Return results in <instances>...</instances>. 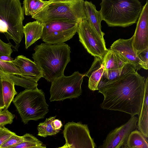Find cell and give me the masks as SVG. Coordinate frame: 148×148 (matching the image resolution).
Instances as JSON below:
<instances>
[{
	"label": "cell",
	"instance_id": "obj_1",
	"mask_svg": "<svg viewBox=\"0 0 148 148\" xmlns=\"http://www.w3.org/2000/svg\"><path fill=\"white\" fill-rule=\"evenodd\" d=\"M145 79L134 70L111 80L99 81L98 90L104 96L101 108L124 112L131 116L138 115L143 99Z\"/></svg>",
	"mask_w": 148,
	"mask_h": 148
},
{
	"label": "cell",
	"instance_id": "obj_2",
	"mask_svg": "<svg viewBox=\"0 0 148 148\" xmlns=\"http://www.w3.org/2000/svg\"><path fill=\"white\" fill-rule=\"evenodd\" d=\"M32 54L34 62L41 70L42 77L52 82L64 75V70L70 61L71 48L65 43L36 45Z\"/></svg>",
	"mask_w": 148,
	"mask_h": 148
},
{
	"label": "cell",
	"instance_id": "obj_3",
	"mask_svg": "<svg viewBox=\"0 0 148 148\" xmlns=\"http://www.w3.org/2000/svg\"><path fill=\"white\" fill-rule=\"evenodd\" d=\"M102 20L109 27H125L136 23L143 8L138 0H102Z\"/></svg>",
	"mask_w": 148,
	"mask_h": 148
},
{
	"label": "cell",
	"instance_id": "obj_4",
	"mask_svg": "<svg viewBox=\"0 0 148 148\" xmlns=\"http://www.w3.org/2000/svg\"><path fill=\"white\" fill-rule=\"evenodd\" d=\"M83 0H49L32 18L42 23L55 20L80 22L86 19Z\"/></svg>",
	"mask_w": 148,
	"mask_h": 148
},
{
	"label": "cell",
	"instance_id": "obj_5",
	"mask_svg": "<svg viewBox=\"0 0 148 148\" xmlns=\"http://www.w3.org/2000/svg\"><path fill=\"white\" fill-rule=\"evenodd\" d=\"M24 12L19 0H0V32L18 49L24 36Z\"/></svg>",
	"mask_w": 148,
	"mask_h": 148
},
{
	"label": "cell",
	"instance_id": "obj_6",
	"mask_svg": "<svg viewBox=\"0 0 148 148\" xmlns=\"http://www.w3.org/2000/svg\"><path fill=\"white\" fill-rule=\"evenodd\" d=\"M12 102L24 124L30 120L44 119L49 112L45 93L37 88L20 92Z\"/></svg>",
	"mask_w": 148,
	"mask_h": 148
},
{
	"label": "cell",
	"instance_id": "obj_7",
	"mask_svg": "<svg viewBox=\"0 0 148 148\" xmlns=\"http://www.w3.org/2000/svg\"><path fill=\"white\" fill-rule=\"evenodd\" d=\"M84 76V74L77 71L70 76L64 75L55 79L51 82L50 101L78 97L82 92L81 85Z\"/></svg>",
	"mask_w": 148,
	"mask_h": 148
},
{
	"label": "cell",
	"instance_id": "obj_8",
	"mask_svg": "<svg viewBox=\"0 0 148 148\" xmlns=\"http://www.w3.org/2000/svg\"><path fill=\"white\" fill-rule=\"evenodd\" d=\"M80 22L69 20H55L44 23L41 38L45 43L49 45L64 43L75 34Z\"/></svg>",
	"mask_w": 148,
	"mask_h": 148
},
{
	"label": "cell",
	"instance_id": "obj_9",
	"mask_svg": "<svg viewBox=\"0 0 148 148\" xmlns=\"http://www.w3.org/2000/svg\"><path fill=\"white\" fill-rule=\"evenodd\" d=\"M77 32L79 41L87 52L94 57L103 59L108 50L104 39L86 19L79 23Z\"/></svg>",
	"mask_w": 148,
	"mask_h": 148
},
{
	"label": "cell",
	"instance_id": "obj_10",
	"mask_svg": "<svg viewBox=\"0 0 148 148\" xmlns=\"http://www.w3.org/2000/svg\"><path fill=\"white\" fill-rule=\"evenodd\" d=\"M63 134L66 144L71 148H95L88 126L80 122H69L64 125Z\"/></svg>",
	"mask_w": 148,
	"mask_h": 148
},
{
	"label": "cell",
	"instance_id": "obj_11",
	"mask_svg": "<svg viewBox=\"0 0 148 148\" xmlns=\"http://www.w3.org/2000/svg\"><path fill=\"white\" fill-rule=\"evenodd\" d=\"M138 118L131 116L127 122L111 130L97 148H119L125 145L130 133L136 127Z\"/></svg>",
	"mask_w": 148,
	"mask_h": 148
},
{
	"label": "cell",
	"instance_id": "obj_12",
	"mask_svg": "<svg viewBox=\"0 0 148 148\" xmlns=\"http://www.w3.org/2000/svg\"><path fill=\"white\" fill-rule=\"evenodd\" d=\"M148 1L143 7L134 35L132 45L137 54L148 48Z\"/></svg>",
	"mask_w": 148,
	"mask_h": 148
},
{
	"label": "cell",
	"instance_id": "obj_13",
	"mask_svg": "<svg viewBox=\"0 0 148 148\" xmlns=\"http://www.w3.org/2000/svg\"><path fill=\"white\" fill-rule=\"evenodd\" d=\"M133 38L132 36L127 39H119L112 43L110 49L120 53L138 71L142 68L143 66L142 62L133 48Z\"/></svg>",
	"mask_w": 148,
	"mask_h": 148
},
{
	"label": "cell",
	"instance_id": "obj_14",
	"mask_svg": "<svg viewBox=\"0 0 148 148\" xmlns=\"http://www.w3.org/2000/svg\"><path fill=\"white\" fill-rule=\"evenodd\" d=\"M10 62L20 70L23 78L37 83L42 77V72L37 65L23 55H19Z\"/></svg>",
	"mask_w": 148,
	"mask_h": 148
},
{
	"label": "cell",
	"instance_id": "obj_15",
	"mask_svg": "<svg viewBox=\"0 0 148 148\" xmlns=\"http://www.w3.org/2000/svg\"><path fill=\"white\" fill-rule=\"evenodd\" d=\"M104 69L103 59L99 57H94L91 67L84 74L85 76L89 78L88 87L91 90H98V85L103 74Z\"/></svg>",
	"mask_w": 148,
	"mask_h": 148
},
{
	"label": "cell",
	"instance_id": "obj_16",
	"mask_svg": "<svg viewBox=\"0 0 148 148\" xmlns=\"http://www.w3.org/2000/svg\"><path fill=\"white\" fill-rule=\"evenodd\" d=\"M43 27L44 23L38 20L28 23L23 26V32L25 36L26 49L41 38Z\"/></svg>",
	"mask_w": 148,
	"mask_h": 148
},
{
	"label": "cell",
	"instance_id": "obj_17",
	"mask_svg": "<svg viewBox=\"0 0 148 148\" xmlns=\"http://www.w3.org/2000/svg\"><path fill=\"white\" fill-rule=\"evenodd\" d=\"M136 128L148 138V77L145 79L143 99L141 109L138 115Z\"/></svg>",
	"mask_w": 148,
	"mask_h": 148
},
{
	"label": "cell",
	"instance_id": "obj_18",
	"mask_svg": "<svg viewBox=\"0 0 148 148\" xmlns=\"http://www.w3.org/2000/svg\"><path fill=\"white\" fill-rule=\"evenodd\" d=\"M103 63L104 67V72L122 68L127 64L129 63L119 53L110 49L105 55Z\"/></svg>",
	"mask_w": 148,
	"mask_h": 148
},
{
	"label": "cell",
	"instance_id": "obj_19",
	"mask_svg": "<svg viewBox=\"0 0 148 148\" xmlns=\"http://www.w3.org/2000/svg\"><path fill=\"white\" fill-rule=\"evenodd\" d=\"M84 6L86 20L104 38L105 34L101 30V22L102 18L100 11H97L95 5L91 1H85Z\"/></svg>",
	"mask_w": 148,
	"mask_h": 148
},
{
	"label": "cell",
	"instance_id": "obj_20",
	"mask_svg": "<svg viewBox=\"0 0 148 148\" xmlns=\"http://www.w3.org/2000/svg\"><path fill=\"white\" fill-rule=\"evenodd\" d=\"M0 81L14 82L15 85L23 87L25 89H34L37 87V83L30 81L16 75L5 73L0 69Z\"/></svg>",
	"mask_w": 148,
	"mask_h": 148
},
{
	"label": "cell",
	"instance_id": "obj_21",
	"mask_svg": "<svg viewBox=\"0 0 148 148\" xmlns=\"http://www.w3.org/2000/svg\"><path fill=\"white\" fill-rule=\"evenodd\" d=\"M125 144L127 148H148V138L134 130L130 134Z\"/></svg>",
	"mask_w": 148,
	"mask_h": 148
},
{
	"label": "cell",
	"instance_id": "obj_22",
	"mask_svg": "<svg viewBox=\"0 0 148 148\" xmlns=\"http://www.w3.org/2000/svg\"><path fill=\"white\" fill-rule=\"evenodd\" d=\"M49 2L42 0H24L23 9L26 16H33L41 10Z\"/></svg>",
	"mask_w": 148,
	"mask_h": 148
},
{
	"label": "cell",
	"instance_id": "obj_23",
	"mask_svg": "<svg viewBox=\"0 0 148 148\" xmlns=\"http://www.w3.org/2000/svg\"><path fill=\"white\" fill-rule=\"evenodd\" d=\"M2 92L5 109H8L12 101L14 96L17 94L13 82L2 81Z\"/></svg>",
	"mask_w": 148,
	"mask_h": 148
},
{
	"label": "cell",
	"instance_id": "obj_24",
	"mask_svg": "<svg viewBox=\"0 0 148 148\" xmlns=\"http://www.w3.org/2000/svg\"><path fill=\"white\" fill-rule=\"evenodd\" d=\"M23 136V139L22 142L8 148H46L45 145L32 134L26 133Z\"/></svg>",
	"mask_w": 148,
	"mask_h": 148
},
{
	"label": "cell",
	"instance_id": "obj_25",
	"mask_svg": "<svg viewBox=\"0 0 148 148\" xmlns=\"http://www.w3.org/2000/svg\"><path fill=\"white\" fill-rule=\"evenodd\" d=\"M56 116L46 118L43 122L40 123L37 126L38 135L44 137L48 136L54 135L60 130H54L52 125V122L56 119Z\"/></svg>",
	"mask_w": 148,
	"mask_h": 148
},
{
	"label": "cell",
	"instance_id": "obj_26",
	"mask_svg": "<svg viewBox=\"0 0 148 148\" xmlns=\"http://www.w3.org/2000/svg\"><path fill=\"white\" fill-rule=\"evenodd\" d=\"M0 69L7 73L22 77L20 70L10 62H5L0 59Z\"/></svg>",
	"mask_w": 148,
	"mask_h": 148
},
{
	"label": "cell",
	"instance_id": "obj_27",
	"mask_svg": "<svg viewBox=\"0 0 148 148\" xmlns=\"http://www.w3.org/2000/svg\"><path fill=\"white\" fill-rule=\"evenodd\" d=\"M15 117V115L8 109L3 110L0 112V126H5L8 124H12Z\"/></svg>",
	"mask_w": 148,
	"mask_h": 148
},
{
	"label": "cell",
	"instance_id": "obj_28",
	"mask_svg": "<svg viewBox=\"0 0 148 148\" xmlns=\"http://www.w3.org/2000/svg\"><path fill=\"white\" fill-rule=\"evenodd\" d=\"M23 139V136H19L15 134L8 139L0 148H8L14 146L22 142Z\"/></svg>",
	"mask_w": 148,
	"mask_h": 148
},
{
	"label": "cell",
	"instance_id": "obj_29",
	"mask_svg": "<svg viewBox=\"0 0 148 148\" xmlns=\"http://www.w3.org/2000/svg\"><path fill=\"white\" fill-rule=\"evenodd\" d=\"M15 134L5 126H0V147L10 137Z\"/></svg>",
	"mask_w": 148,
	"mask_h": 148
},
{
	"label": "cell",
	"instance_id": "obj_30",
	"mask_svg": "<svg viewBox=\"0 0 148 148\" xmlns=\"http://www.w3.org/2000/svg\"><path fill=\"white\" fill-rule=\"evenodd\" d=\"M12 47H14L11 43H5L0 39V56L7 55L10 57L13 52Z\"/></svg>",
	"mask_w": 148,
	"mask_h": 148
},
{
	"label": "cell",
	"instance_id": "obj_31",
	"mask_svg": "<svg viewBox=\"0 0 148 148\" xmlns=\"http://www.w3.org/2000/svg\"><path fill=\"white\" fill-rule=\"evenodd\" d=\"M137 55L142 62V68L147 70L148 69V48L137 54Z\"/></svg>",
	"mask_w": 148,
	"mask_h": 148
},
{
	"label": "cell",
	"instance_id": "obj_32",
	"mask_svg": "<svg viewBox=\"0 0 148 148\" xmlns=\"http://www.w3.org/2000/svg\"><path fill=\"white\" fill-rule=\"evenodd\" d=\"M51 124L53 128L56 130H60L62 126L61 121L58 119L53 120L52 121Z\"/></svg>",
	"mask_w": 148,
	"mask_h": 148
},
{
	"label": "cell",
	"instance_id": "obj_33",
	"mask_svg": "<svg viewBox=\"0 0 148 148\" xmlns=\"http://www.w3.org/2000/svg\"><path fill=\"white\" fill-rule=\"evenodd\" d=\"M5 107L3 98L2 81H0V108L4 109Z\"/></svg>",
	"mask_w": 148,
	"mask_h": 148
},
{
	"label": "cell",
	"instance_id": "obj_34",
	"mask_svg": "<svg viewBox=\"0 0 148 148\" xmlns=\"http://www.w3.org/2000/svg\"><path fill=\"white\" fill-rule=\"evenodd\" d=\"M0 59L3 61L7 62H11L14 60L13 58L7 55H2L0 56Z\"/></svg>",
	"mask_w": 148,
	"mask_h": 148
},
{
	"label": "cell",
	"instance_id": "obj_35",
	"mask_svg": "<svg viewBox=\"0 0 148 148\" xmlns=\"http://www.w3.org/2000/svg\"><path fill=\"white\" fill-rule=\"evenodd\" d=\"M57 148H71V147L70 145L65 143L62 146Z\"/></svg>",
	"mask_w": 148,
	"mask_h": 148
},
{
	"label": "cell",
	"instance_id": "obj_36",
	"mask_svg": "<svg viewBox=\"0 0 148 148\" xmlns=\"http://www.w3.org/2000/svg\"><path fill=\"white\" fill-rule=\"evenodd\" d=\"M119 148H127V147L125 144Z\"/></svg>",
	"mask_w": 148,
	"mask_h": 148
},
{
	"label": "cell",
	"instance_id": "obj_37",
	"mask_svg": "<svg viewBox=\"0 0 148 148\" xmlns=\"http://www.w3.org/2000/svg\"><path fill=\"white\" fill-rule=\"evenodd\" d=\"M3 109H4L3 108H0V112Z\"/></svg>",
	"mask_w": 148,
	"mask_h": 148
}]
</instances>
